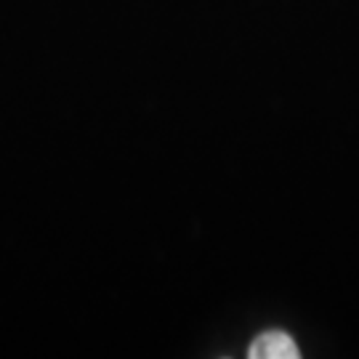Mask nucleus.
<instances>
[{"label": "nucleus", "mask_w": 359, "mask_h": 359, "mask_svg": "<svg viewBox=\"0 0 359 359\" xmlns=\"http://www.w3.org/2000/svg\"><path fill=\"white\" fill-rule=\"evenodd\" d=\"M250 359H298L301 351L293 344V338L283 330H269V333H261L250 344L248 351Z\"/></svg>", "instance_id": "1"}]
</instances>
